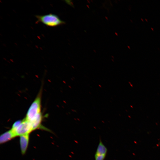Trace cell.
Returning a JSON list of instances; mask_svg holds the SVG:
<instances>
[{"instance_id": "5", "label": "cell", "mask_w": 160, "mask_h": 160, "mask_svg": "<svg viewBox=\"0 0 160 160\" xmlns=\"http://www.w3.org/2000/svg\"><path fill=\"white\" fill-rule=\"evenodd\" d=\"M16 136L14 132L11 129L2 134L0 136V143L3 144L12 139Z\"/></svg>"}, {"instance_id": "4", "label": "cell", "mask_w": 160, "mask_h": 160, "mask_svg": "<svg viewBox=\"0 0 160 160\" xmlns=\"http://www.w3.org/2000/svg\"><path fill=\"white\" fill-rule=\"evenodd\" d=\"M29 134L22 135L20 136V144L21 153L24 154L27 150L29 142Z\"/></svg>"}, {"instance_id": "6", "label": "cell", "mask_w": 160, "mask_h": 160, "mask_svg": "<svg viewBox=\"0 0 160 160\" xmlns=\"http://www.w3.org/2000/svg\"><path fill=\"white\" fill-rule=\"evenodd\" d=\"M108 149L100 138L99 142L95 154L106 155Z\"/></svg>"}, {"instance_id": "1", "label": "cell", "mask_w": 160, "mask_h": 160, "mask_svg": "<svg viewBox=\"0 0 160 160\" xmlns=\"http://www.w3.org/2000/svg\"><path fill=\"white\" fill-rule=\"evenodd\" d=\"M42 88L35 99L29 108L24 119L30 121L41 112V96Z\"/></svg>"}, {"instance_id": "11", "label": "cell", "mask_w": 160, "mask_h": 160, "mask_svg": "<svg viewBox=\"0 0 160 160\" xmlns=\"http://www.w3.org/2000/svg\"><path fill=\"white\" fill-rule=\"evenodd\" d=\"M128 48H129V49H130V47H129V46H128Z\"/></svg>"}, {"instance_id": "3", "label": "cell", "mask_w": 160, "mask_h": 160, "mask_svg": "<svg viewBox=\"0 0 160 160\" xmlns=\"http://www.w3.org/2000/svg\"><path fill=\"white\" fill-rule=\"evenodd\" d=\"M12 131L16 136H20L29 134L33 131V129L31 123L24 118L21 120L20 123L17 127L14 130Z\"/></svg>"}, {"instance_id": "10", "label": "cell", "mask_w": 160, "mask_h": 160, "mask_svg": "<svg viewBox=\"0 0 160 160\" xmlns=\"http://www.w3.org/2000/svg\"><path fill=\"white\" fill-rule=\"evenodd\" d=\"M131 20V22L132 23H133V22H132V20Z\"/></svg>"}, {"instance_id": "9", "label": "cell", "mask_w": 160, "mask_h": 160, "mask_svg": "<svg viewBox=\"0 0 160 160\" xmlns=\"http://www.w3.org/2000/svg\"><path fill=\"white\" fill-rule=\"evenodd\" d=\"M145 20H146V21L147 22H148V20H147L146 18H145Z\"/></svg>"}, {"instance_id": "8", "label": "cell", "mask_w": 160, "mask_h": 160, "mask_svg": "<svg viewBox=\"0 0 160 160\" xmlns=\"http://www.w3.org/2000/svg\"><path fill=\"white\" fill-rule=\"evenodd\" d=\"M141 20H142V21H143H143H144V20H143V19H142V18H141Z\"/></svg>"}, {"instance_id": "2", "label": "cell", "mask_w": 160, "mask_h": 160, "mask_svg": "<svg viewBox=\"0 0 160 160\" xmlns=\"http://www.w3.org/2000/svg\"><path fill=\"white\" fill-rule=\"evenodd\" d=\"M38 22H40L48 26L56 27L65 23L57 15L49 13L43 15H36Z\"/></svg>"}, {"instance_id": "7", "label": "cell", "mask_w": 160, "mask_h": 160, "mask_svg": "<svg viewBox=\"0 0 160 160\" xmlns=\"http://www.w3.org/2000/svg\"><path fill=\"white\" fill-rule=\"evenodd\" d=\"M151 28L152 30L153 31L154 30H153V28Z\"/></svg>"}]
</instances>
